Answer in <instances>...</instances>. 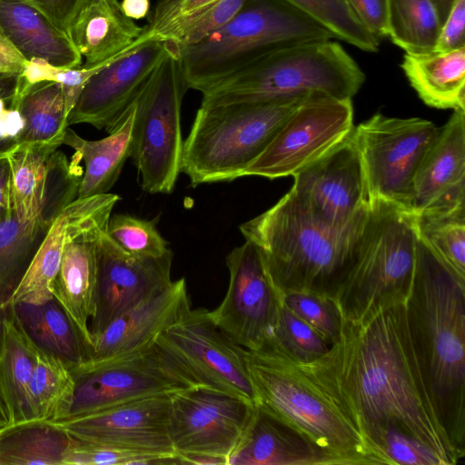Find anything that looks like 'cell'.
Instances as JSON below:
<instances>
[{
    "mask_svg": "<svg viewBox=\"0 0 465 465\" xmlns=\"http://www.w3.org/2000/svg\"><path fill=\"white\" fill-rule=\"evenodd\" d=\"M355 426L380 464L388 432L411 437L442 465L463 457L438 416L409 332L405 303L371 318L341 321L338 339L319 358L298 361Z\"/></svg>",
    "mask_w": 465,
    "mask_h": 465,
    "instance_id": "6da1fadb",
    "label": "cell"
},
{
    "mask_svg": "<svg viewBox=\"0 0 465 465\" xmlns=\"http://www.w3.org/2000/svg\"><path fill=\"white\" fill-rule=\"evenodd\" d=\"M405 311L411 340L438 416L464 458L465 280L420 235Z\"/></svg>",
    "mask_w": 465,
    "mask_h": 465,
    "instance_id": "7a4b0ae2",
    "label": "cell"
},
{
    "mask_svg": "<svg viewBox=\"0 0 465 465\" xmlns=\"http://www.w3.org/2000/svg\"><path fill=\"white\" fill-rule=\"evenodd\" d=\"M363 220L348 229L329 226L290 190L239 228L259 249L282 298L297 292L331 297L351 259Z\"/></svg>",
    "mask_w": 465,
    "mask_h": 465,
    "instance_id": "3957f363",
    "label": "cell"
},
{
    "mask_svg": "<svg viewBox=\"0 0 465 465\" xmlns=\"http://www.w3.org/2000/svg\"><path fill=\"white\" fill-rule=\"evenodd\" d=\"M246 362L255 405L340 465L380 464L350 419L273 338L247 350Z\"/></svg>",
    "mask_w": 465,
    "mask_h": 465,
    "instance_id": "277c9868",
    "label": "cell"
},
{
    "mask_svg": "<svg viewBox=\"0 0 465 465\" xmlns=\"http://www.w3.org/2000/svg\"><path fill=\"white\" fill-rule=\"evenodd\" d=\"M418 237L416 217L409 210L382 200L370 203L351 259L330 297L343 320L364 322L405 303Z\"/></svg>",
    "mask_w": 465,
    "mask_h": 465,
    "instance_id": "5b68a950",
    "label": "cell"
},
{
    "mask_svg": "<svg viewBox=\"0 0 465 465\" xmlns=\"http://www.w3.org/2000/svg\"><path fill=\"white\" fill-rule=\"evenodd\" d=\"M331 38L284 0H245L227 24L201 42L173 45L187 88L203 93L281 49Z\"/></svg>",
    "mask_w": 465,
    "mask_h": 465,
    "instance_id": "8992f818",
    "label": "cell"
},
{
    "mask_svg": "<svg viewBox=\"0 0 465 465\" xmlns=\"http://www.w3.org/2000/svg\"><path fill=\"white\" fill-rule=\"evenodd\" d=\"M365 75L337 42L285 47L202 93L201 104L261 103L323 93L351 99Z\"/></svg>",
    "mask_w": 465,
    "mask_h": 465,
    "instance_id": "52a82bcc",
    "label": "cell"
},
{
    "mask_svg": "<svg viewBox=\"0 0 465 465\" xmlns=\"http://www.w3.org/2000/svg\"><path fill=\"white\" fill-rule=\"evenodd\" d=\"M304 97L201 104L183 142L181 172L193 187L242 177Z\"/></svg>",
    "mask_w": 465,
    "mask_h": 465,
    "instance_id": "ba28073f",
    "label": "cell"
},
{
    "mask_svg": "<svg viewBox=\"0 0 465 465\" xmlns=\"http://www.w3.org/2000/svg\"><path fill=\"white\" fill-rule=\"evenodd\" d=\"M136 96L131 157L149 193H171L181 172L183 141L181 105L188 89L175 46Z\"/></svg>",
    "mask_w": 465,
    "mask_h": 465,
    "instance_id": "9c48e42d",
    "label": "cell"
},
{
    "mask_svg": "<svg viewBox=\"0 0 465 465\" xmlns=\"http://www.w3.org/2000/svg\"><path fill=\"white\" fill-rule=\"evenodd\" d=\"M70 370L75 388L64 419L195 386L155 341L134 352L100 361H84Z\"/></svg>",
    "mask_w": 465,
    "mask_h": 465,
    "instance_id": "30bf717a",
    "label": "cell"
},
{
    "mask_svg": "<svg viewBox=\"0 0 465 465\" xmlns=\"http://www.w3.org/2000/svg\"><path fill=\"white\" fill-rule=\"evenodd\" d=\"M439 130L426 119L380 113L353 127L370 203L382 200L407 209L416 172Z\"/></svg>",
    "mask_w": 465,
    "mask_h": 465,
    "instance_id": "8fae6325",
    "label": "cell"
},
{
    "mask_svg": "<svg viewBox=\"0 0 465 465\" xmlns=\"http://www.w3.org/2000/svg\"><path fill=\"white\" fill-rule=\"evenodd\" d=\"M195 386L233 394L255 404L247 350L211 319L209 311L188 307L155 340Z\"/></svg>",
    "mask_w": 465,
    "mask_h": 465,
    "instance_id": "7c38bea8",
    "label": "cell"
},
{
    "mask_svg": "<svg viewBox=\"0 0 465 465\" xmlns=\"http://www.w3.org/2000/svg\"><path fill=\"white\" fill-rule=\"evenodd\" d=\"M351 99L323 93L305 96L242 176H293L322 156L353 128Z\"/></svg>",
    "mask_w": 465,
    "mask_h": 465,
    "instance_id": "4fadbf2b",
    "label": "cell"
},
{
    "mask_svg": "<svg viewBox=\"0 0 465 465\" xmlns=\"http://www.w3.org/2000/svg\"><path fill=\"white\" fill-rule=\"evenodd\" d=\"M229 284L222 302L209 315L234 342L248 351L273 337L282 297L255 244L246 241L226 257Z\"/></svg>",
    "mask_w": 465,
    "mask_h": 465,
    "instance_id": "5bb4252c",
    "label": "cell"
},
{
    "mask_svg": "<svg viewBox=\"0 0 465 465\" xmlns=\"http://www.w3.org/2000/svg\"><path fill=\"white\" fill-rule=\"evenodd\" d=\"M293 178L291 190L327 225L348 229L360 223L366 215L370 198L352 130Z\"/></svg>",
    "mask_w": 465,
    "mask_h": 465,
    "instance_id": "9a60e30c",
    "label": "cell"
},
{
    "mask_svg": "<svg viewBox=\"0 0 465 465\" xmlns=\"http://www.w3.org/2000/svg\"><path fill=\"white\" fill-rule=\"evenodd\" d=\"M254 408V403L243 398L203 386L173 393L168 434L175 453L228 458Z\"/></svg>",
    "mask_w": 465,
    "mask_h": 465,
    "instance_id": "2e32d148",
    "label": "cell"
},
{
    "mask_svg": "<svg viewBox=\"0 0 465 465\" xmlns=\"http://www.w3.org/2000/svg\"><path fill=\"white\" fill-rule=\"evenodd\" d=\"M171 396L134 400L54 423L82 441L130 452L174 455L168 434Z\"/></svg>",
    "mask_w": 465,
    "mask_h": 465,
    "instance_id": "e0dca14e",
    "label": "cell"
},
{
    "mask_svg": "<svg viewBox=\"0 0 465 465\" xmlns=\"http://www.w3.org/2000/svg\"><path fill=\"white\" fill-rule=\"evenodd\" d=\"M173 252L161 257L130 254L103 232L97 242V283L92 338L113 320L168 287Z\"/></svg>",
    "mask_w": 465,
    "mask_h": 465,
    "instance_id": "ac0fdd59",
    "label": "cell"
},
{
    "mask_svg": "<svg viewBox=\"0 0 465 465\" xmlns=\"http://www.w3.org/2000/svg\"><path fill=\"white\" fill-rule=\"evenodd\" d=\"M54 144H21L8 158L14 213L25 221L52 223L77 198L82 178L80 162L68 163Z\"/></svg>",
    "mask_w": 465,
    "mask_h": 465,
    "instance_id": "d6986e66",
    "label": "cell"
},
{
    "mask_svg": "<svg viewBox=\"0 0 465 465\" xmlns=\"http://www.w3.org/2000/svg\"><path fill=\"white\" fill-rule=\"evenodd\" d=\"M169 49L168 42L149 40L103 67L85 84L67 125L89 124L112 131Z\"/></svg>",
    "mask_w": 465,
    "mask_h": 465,
    "instance_id": "ffe728a7",
    "label": "cell"
},
{
    "mask_svg": "<svg viewBox=\"0 0 465 465\" xmlns=\"http://www.w3.org/2000/svg\"><path fill=\"white\" fill-rule=\"evenodd\" d=\"M407 209L417 218L465 212V110H453L416 172Z\"/></svg>",
    "mask_w": 465,
    "mask_h": 465,
    "instance_id": "44dd1931",
    "label": "cell"
},
{
    "mask_svg": "<svg viewBox=\"0 0 465 465\" xmlns=\"http://www.w3.org/2000/svg\"><path fill=\"white\" fill-rule=\"evenodd\" d=\"M190 306L185 279L173 281L163 291L119 315L94 335L84 361H100L153 344Z\"/></svg>",
    "mask_w": 465,
    "mask_h": 465,
    "instance_id": "7402d4cb",
    "label": "cell"
},
{
    "mask_svg": "<svg viewBox=\"0 0 465 465\" xmlns=\"http://www.w3.org/2000/svg\"><path fill=\"white\" fill-rule=\"evenodd\" d=\"M143 31L124 15L118 0H79L65 26L84 65L114 59L144 43L140 39Z\"/></svg>",
    "mask_w": 465,
    "mask_h": 465,
    "instance_id": "603a6c76",
    "label": "cell"
},
{
    "mask_svg": "<svg viewBox=\"0 0 465 465\" xmlns=\"http://www.w3.org/2000/svg\"><path fill=\"white\" fill-rule=\"evenodd\" d=\"M227 465H340V462L255 405L241 440L227 458Z\"/></svg>",
    "mask_w": 465,
    "mask_h": 465,
    "instance_id": "cb8c5ba5",
    "label": "cell"
},
{
    "mask_svg": "<svg viewBox=\"0 0 465 465\" xmlns=\"http://www.w3.org/2000/svg\"><path fill=\"white\" fill-rule=\"evenodd\" d=\"M0 29L27 61L42 59L63 68L82 64L66 32L25 0H0Z\"/></svg>",
    "mask_w": 465,
    "mask_h": 465,
    "instance_id": "d4e9b609",
    "label": "cell"
},
{
    "mask_svg": "<svg viewBox=\"0 0 465 465\" xmlns=\"http://www.w3.org/2000/svg\"><path fill=\"white\" fill-rule=\"evenodd\" d=\"M136 96L117 124L103 139L86 140L66 128L63 144L72 147L75 152L74 156L83 160L85 165L77 198L105 193L117 181L124 162L131 157Z\"/></svg>",
    "mask_w": 465,
    "mask_h": 465,
    "instance_id": "484cf974",
    "label": "cell"
},
{
    "mask_svg": "<svg viewBox=\"0 0 465 465\" xmlns=\"http://www.w3.org/2000/svg\"><path fill=\"white\" fill-rule=\"evenodd\" d=\"M89 200L90 196L76 198L59 212L3 308L17 303L42 304L54 299L68 232Z\"/></svg>",
    "mask_w": 465,
    "mask_h": 465,
    "instance_id": "4316f807",
    "label": "cell"
},
{
    "mask_svg": "<svg viewBox=\"0 0 465 465\" xmlns=\"http://www.w3.org/2000/svg\"><path fill=\"white\" fill-rule=\"evenodd\" d=\"M401 67L427 105L465 110V47L403 55Z\"/></svg>",
    "mask_w": 465,
    "mask_h": 465,
    "instance_id": "83f0119b",
    "label": "cell"
},
{
    "mask_svg": "<svg viewBox=\"0 0 465 465\" xmlns=\"http://www.w3.org/2000/svg\"><path fill=\"white\" fill-rule=\"evenodd\" d=\"M5 312L0 321V395L10 425L29 420L28 385L38 346L10 306L5 307Z\"/></svg>",
    "mask_w": 465,
    "mask_h": 465,
    "instance_id": "f1b7e54d",
    "label": "cell"
},
{
    "mask_svg": "<svg viewBox=\"0 0 465 465\" xmlns=\"http://www.w3.org/2000/svg\"><path fill=\"white\" fill-rule=\"evenodd\" d=\"M21 76V75H20ZM15 97L25 121L21 144H63L69 112L59 83L27 84L22 77Z\"/></svg>",
    "mask_w": 465,
    "mask_h": 465,
    "instance_id": "f546056e",
    "label": "cell"
},
{
    "mask_svg": "<svg viewBox=\"0 0 465 465\" xmlns=\"http://www.w3.org/2000/svg\"><path fill=\"white\" fill-rule=\"evenodd\" d=\"M8 306L36 345L60 357L69 368L87 359L85 342L54 299L42 304Z\"/></svg>",
    "mask_w": 465,
    "mask_h": 465,
    "instance_id": "4dcf8cb0",
    "label": "cell"
},
{
    "mask_svg": "<svg viewBox=\"0 0 465 465\" xmlns=\"http://www.w3.org/2000/svg\"><path fill=\"white\" fill-rule=\"evenodd\" d=\"M72 437L49 421L26 420L0 428V465H64Z\"/></svg>",
    "mask_w": 465,
    "mask_h": 465,
    "instance_id": "1f68e13d",
    "label": "cell"
},
{
    "mask_svg": "<svg viewBox=\"0 0 465 465\" xmlns=\"http://www.w3.org/2000/svg\"><path fill=\"white\" fill-rule=\"evenodd\" d=\"M74 388V375L65 361L38 346L28 385L29 420L55 422L64 419Z\"/></svg>",
    "mask_w": 465,
    "mask_h": 465,
    "instance_id": "d6a6232c",
    "label": "cell"
},
{
    "mask_svg": "<svg viewBox=\"0 0 465 465\" xmlns=\"http://www.w3.org/2000/svg\"><path fill=\"white\" fill-rule=\"evenodd\" d=\"M440 25L433 0H388L387 36L407 54L433 51Z\"/></svg>",
    "mask_w": 465,
    "mask_h": 465,
    "instance_id": "836d02e7",
    "label": "cell"
},
{
    "mask_svg": "<svg viewBox=\"0 0 465 465\" xmlns=\"http://www.w3.org/2000/svg\"><path fill=\"white\" fill-rule=\"evenodd\" d=\"M52 223L22 220L14 212L0 222V295L12 292Z\"/></svg>",
    "mask_w": 465,
    "mask_h": 465,
    "instance_id": "e575fe53",
    "label": "cell"
},
{
    "mask_svg": "<svg viewBox=\"0 0 465 465\" xmlns=\"http://www.w3.org/2000/svg\"><path fill=\"white\" fill-rule=\"evenodd\" d=\"M245 0H220L190 15L176 17L157 25H144L143 42H170L176 47L195 45L227 24L242 8Z\"/></svg>",
    "mask_w": 465,
    "mask_h": 465,
    "instance_id": "d590c367",
    "label": "cell"
},
{
    "mask_svg": "<svg viewBox=\"0 0 465 465\" xmlns=\"http://www.w3.org/2000/svg\"><path fill=\"white\" fill-rule=\"evenodd\" d=\"M329 31L333 37L370 53L379 51L381 40L357 19L344 0H284Z\"/></svg>",
    "mask_w": 465,
    "mask_h": 465,
    "instance_id": "8d00e7d4",
    "label": "cell"
},
{
    "mask_svg": "<svg viewBox=\"0 0 465 465\" xmlns=\"http://www.w3.org/2000/svg\"><path fill=\"white\" fill-rule=\"evenodd\" d=\"M420 237L460 278L465 280V212L416 217Z\"/></svg>",
    "mask_w": 465,
    "mask_h": 465,
    "instance_id": "74e56055",
    "label": "cell"
},
{
    "mask_svg": "<svg viewBox=\"0 0 465 465\" xmlns=\"http://www.w3.org/2000/svg\"><path fill=\"white\" fill-rule=\"evenodd\" d=\"M153 220L116 213L110 217L106 232L126 252L136 256L161 257L170 251Z\"/></svg>",
    "mask_w": 465,
    "mask_h": 465,
    "instance_id": "f35d334b",
    "label": "cell"
},
{
    "mask_svg": "<svg viewBox=\"0 0 465 465\" xmlns=\"http://www.w3.org/2000/svg\"><path fill=\"white\" fill-rule=\"evenodd\" d=\"M272 338L294 360L301 362H309L319 358L331 347L283 303Z\"/></svg>",
    "mask_w": 465,
    "mask_h": 465,
    "instance_id": "ab89813d",
    "label": "cell"
},
{
    "mask_svg": "<svg viewBox=\"0 0 465 465\" xmlns=\"http://www.w3.org/2000/svg\"><path fill=\"white\" fill-rule=\"evenodd\" d=\"M282 301L327 343L331 345L336 341L342 318L333 300L324 295L297 292L284 295Z\"/></svg>",
    "mask_w": 465,
    "mask_h": 465,
    "instance_id": "60d3db41",
    "label": "cell"
},
{
    "mask_svg": "<svg viewBox=\"0 0 465 465\" xmlns=\"http://www.w3.org/2000/svg\"><path fill=\"white\" fill-rule=\"evenodd\" d=\"M149 465L179 464L176 454L169 456L130 452L93 444L72 437L64 465Z\"/></svg>",
    "mask_w": 465,
    "mask_h": 465,
    "instance_id": "b9f144b4",
    "label": "cell"
},
{
    "mask_svg": "<svg viewBox=\"0 0 465 465\" xmlns=\"http://www.w3.org/2000/svg\"><path fill=\"white\" fill-rule=\"evenodd\" d=\"M388 465H442L437 455L417 440L405 434L388 432L381 445Z\"/></svg>",
    "mask_w": 465,
    "mask_h": 465,
    "instance_id": "7bdbcfd3",
    "label": "cell"
},
{
    "mask_svg": "<svg viewBox=\"0 0 465 465\" xmlns=\"http://www.w3.org/2000/svg\"><path fill=\"white\" fill-rule=\"evenodd\" d=\"M25 121L15 102L0 97V158L9 157L21 145Z\"/></svg>",
    "mask_w": 465,
    "mask_h": 465,
    "instance_id": "ee69618b",
    "label": "cell"
},
{
    "mask_svg": "<svg viewBox=\"0 0 465 465\" xmlns=\"http://www.w3.org/2000/svg\"><path fill=\"white\" fill-rule=\"evenodd\" d=\"M465 0H454L442 22L433 51L449 52L465 47Z\"/></svg>",
    "mask_w": 465,
    "mask_h": 465,
    "instance_id": "f6af8a7d",
    "label": "cell"
},
{
    "mask_svg": "<svg viewBox=\"0 0 465 465\" xmlns=\"http://www.w3.org/2000/svg\"><path fill=\"white\" fill-rule=\"evenodd\" d=\"M360 23L380 40L387 36L388 0H344Z\"/></svg>",
    "mask_w": 465,
    "mask_h": 465,
    "instance_id": "bcb514c9",
    "label": "cell"
},
{
    "mask_svg": "<svg viewBox=\"0 0 465 465\" xmlns=\"http://www.w3.org/2000/svg\"><path fill=\"white\" fill-rule=\"evenodd\" d=\"M220 0H158L146 25L153 26L171 19L200 12Z\"/></svg>",
    "mask_w": 465,
    "mask_h": 465,
    "instance_id": "7dc6e473",
    "label": "cell"
},
{
    "mask_svg": "<svg viewBox=\"0 0 465 465\" xmlns=\"http://www.w3.org/2000/svg\"><path fill=\"white\" fill-rule=\"evenodd\" d=\"M27 63L0 29V73L21 75Z\"/></svg>",
    "mask_w": 465,
    "mask_h": 465,
    "instance_id": "c3c4849f",
    "label": "cell"
},
{
    "mask_svg": "<svg viewBox=\"0 0 465 465\" xmlns=\"http://www.w3.org/2000/svg\"><path fill=\"white\" fill-rule=\"evenodd\" d=\"M45 15L65 31L67 21L79 0H25Z\"/></svg>",
    "mask_w": 465,
    "mask_h": 465,
    "instance_id": "681fc988",
    "label": "cell"
},
{
    "mask_svg": "<svg viewBox=\"0 0 465 465\" xmlns=\"http://www.w3.org/2000/svg\"><path fill=\"white\" fill-rule=\"evenodd\" d=\"M13 212L11 167L8 157L0 158V222Z\"/></svg>",
    "mask_w": 465,
    "mask_h": 465,
    "instance_id": "f907efd6",
    "label": "cell"
},
{
    "mask_svg": "<svg viewBox=\"0 0 465 465\" xmlns=\"http://www.w3.org/2000/svg\"><path fill=\"white\" fill-rule=\"evenodd\" d=\"M180 464L227 465V458L204 453H176Z\"/></svg>",
    "mask_w": 465,
    "mask_h": 465,
    "instance_id": "816d5d0a",
    "label": "cell"
},
{
    "mask_svg": "<svg viewBox=\"0 0 465 465\" xmlns=\"http://www.w3.org/2000/svg\"><path fill=\"white\" fill-rule=\"evenodd\" d=\"M120 5L124 15L133 20L144 18L150 13V0H122Z\"/></svg>",
    "mask_w": 465,
    "mask_h": 465,
    "instance_id": "f5cc1de1",
    "label": "cell"
},
{
    "mask_svg": "<svg viewBox=\"0 0 465 465\" xmlns=\"http://www.w3.org/2000/svg\"><path fill=\"white\" fill-rule=\"evenodd\" d=\"M21 82L18 74L0 73V97L5 100L14 99L20 89Z\"/></svg>",
    "mask_w": 465,
    "mask_h": 465,
    "instance_id": "db71d44e",
    "label": "cell"
},
{
    "mask_svg": "<svg viewBox=\"0 0 465 465\" xmlns=\"http://www.w3.org/2000/svg\"><path fill=\"white\" fill-rule=\"evenodd\" d=\"M433 2L439 13L440 23L442 24L451 8L454 0H433Z\"/></svg>",
    "mask_w": 465,
    "mask_h": 465,
    "instance_id": "11a10c76",
    "label": "cell"
},
{
    "mask_svg": "<svg viewBox=\"0 0 465 465\" xmlns=\"http://www.w3.org/2000/svg\"><path fill=\"white\" fill-rule=\"evenodd\" d=\"M9 416L6 410V407L3 401V399L0 395V428L5 427L9 425Z\"/></svg>",
    "mask_w": 465,
    "mask_h": 465,
    "instance_id": "9f6ffc18",
    "label": "cell"
}]
</instances>
